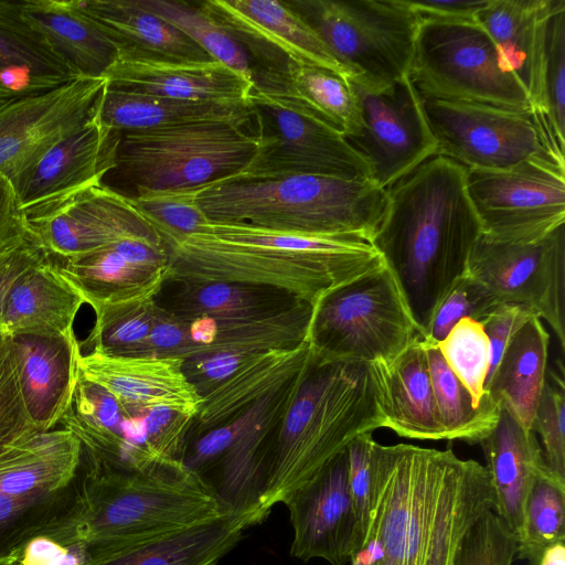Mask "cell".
<instances>
[{
  "mask_svg": "<svg viewBox=\"0 0 565 565\" xmlns=\"http://www.w3.org/2000/svg\"><path fill=\"white\" fill-rule=\"evenodd\" d=\"M287 2L349 76L380 87L409 75L420 18L408 0Z\"/></svg>",
  "mask_w": 565,
  "mask_h": 565,
  "instance_id": "9",
  "label": "cell"
},
{
  "mask_svg": "<svg viewBox=\"0 0 565 565\" xmlns=\"http://www.w3.org/2000/svg\"><path fill=\"white\" fill-rule=\"evenodd\" d=\"M106 78L78 77L54 89L0 102V171L6 175L98 113Z\"/></svg>",
  "mask_w": 565,
  "mask_h": 565,
  "instance_id": "18",
  "label": "cell"
},
{
  "mask_svg": "<svg viewBox=\"0 0 565 565\" xmlns=\"http://www.w3.org/2000/svg\"><path fill=\"white\" fill-rule=\"evenodd\" d=\"M466 188L482 234L530 242L565 224V166L529 160L509 170L466 169Z\"/></svg>",
  "mask_w": 565,
  "mask_h": 565,
  "instance_id": "14",
  "label": "cell"
},
{
  "mask_svg": "<svg viewBox=\"0 0 565 565\" xmlns=\"http://www.w3.org/2000/svg\"><path fill=\"white\" fill-rule=\"evenodd\" d=\"M12 342L30 416L40 431L52 430L67 411L79 379L81 344L75 334L17 335Z\"/></svg>",
  "mask_w": 565,
  "mask_h": 565,
  "instance_id": "27",
  "label": "cell"
},
{
  "mask_svg": "<svg viewBox=\"0 0 565 565\" xmlns=\"http://www.w3.org/2000/svg\"><path fill=\"white\" fill-rule=\"evenodd\" d=\"M119 131L97 115L7 175L25 216L67 201L102 184L114 168Z\"/></svg>",
  "mask_w": 565,
  "mask_h": 565,
  "instance_id": "17",
  "label": "cell"
},
{
  "mask_svg": "<svg viewBox=\"0 0 565 565\" xmlns=\"http://www.w3.org/2000/svg\"><path fill=\"white\" fill-rule=\"evenodd\" d=\"M30 234L25 213L9 178L0 171V248Z\"/></svg>",
  "mask_w": 565,
  "mask_h": 565,
  "instance_id": "58",
  "label": "cell"
},
{
  "mask_svg": "<svg viewBox=\"0 0 565 565\" xmlns=\"http://www.w3.org/2000/svg\"><path fill=\"white\" fill-rule=\"evenodd\" d=\"M264 520L256 512L218 518L90 555L85 565H217L250 526Z\"/></svg>",
  "mask_w": 565,
  "mask_h": 565,
  "instance_id": "24",
  "label": "cell"
},
{
  "mask_svg": "<svg viewBox=\"0 0 565 565\" xmlns=\"http://www.w3.org/2000/svg\"><path fill=\"white\" fill-rule=\"evenodd\" d=\"M75 78L24 21L21 2L0 0V102L44 93Z\"/></svg>",
  "mask_w": 565,
  "mask_h": 565,
  "instance_id": "34",
  "label": "cell"
},
{
  "mask_svg": "<svg viewBox=\"0 0 565 565\" xmlns=\"http://www.w3.org/2000/svg\"><path fill=\"white\" fill-rule=\"evenodd\" d=\"M381 427L385 419L369 364L320 361L312 355L277 433L258 503L263 519L353 439Z\"/></svg>",
  "mask_w": 565,
  "mask_h": 565,
  "instance_id": "4",
  "label": "cell"
},
{
  "mask_svg": "<svg viewBox=\"0 0 565 565\" xmlns=\"http://www.w3.org/2000/svg\"><path fill=\"white\" fill-rule=\"evenodd\" d=\"M196 202L214 224L371 242L386 194L369 178L235 175L196 189Z\"/></svg>",
  "mask_w": 565,
  "mask_h": 565,
  "instance_id": "5",
  "label": "cell"
},
{
  "mask_svg": "<svg viewBox=\"0 0 565 565\" xmlns=\"http://www.w3.org/2000/svg\"><path fill=\"white\" fill-rule=\"evenodd\" d=\"M479 445L494 492L493 512L518 542L530 491L546 469L542 447L534 431L525 430L503 405L497 426Z\"/></svg>",
  "mask_w": 565,
  "mask_h": 565,
  "instance_id": "28",
  "label": "cell"
},
{
  "mask_svg": "<svg viewBox=\"0 0 565 565\" xmlns=\"http://www.w3.org/2000/svg\"><path fill=\"white\" fill-rule=\"evenodd\" d=\"M89 558L74 516L26 540L6 565H85Z\"/></svg>",
  "mask_w": 565,
  "mask_h": 565,
  "instance_id": "49",
  "label": "cell"
},
{
  "mask_svg": "<svg viewBox=\"0 0 565 565\" xmlns=\"http://www.w3.org/2000/svg\"><path fill=\"white\" fill-rule=\"evenodd\" d=\"M422 340V338H420ZM435 403L446 440L480 444L497 426L501 405L497 401L479 407L449 369L438 347L423 342Z\"/></svg>",
  "mask_w": 565,
  "mask_h": 565,
  "instance_id": "41",
  "label": "cell"
},
{
  "mask_svg": "<svg viewBox=\"0 0 565 565\" xmlns=\"http://www.w3.org/2000/svg\"><path fill=\"white\" fill-rule=\"evenodd\" d=\"M259 143L257 134L223 121L121 131L115 166L105 177H116L135 193L200 189L244 171Z\"/></svg>",
  "mask_w": 565,
  "mask_h": 565,
  "instance_id": "6",
  "label": "cell"
},
{
  "mask_svg": "<svg viewBox=\"0 0 565 565\" xmlns=\"http://www.w3.org/2000/svg\"><path fill=\"white\" fill-rule=\"evenodd\" d=\"M409 78L420 95L530 109L523 86L476 18H420Z\"/></svg>",
  "mask_w": 565,
  "mask_h": 565,
  "instance_id": "10",
  "label": "cell"
},
{
  "mask_svg": "<svg viewBox=\"0 0 565 565\" xmlns=\"http://www.w3.org/2000/svg\"><path fill=\"white\" fill-rule=\"evenodd\" d=\"M258 151L239 177L313 174L369 178L365 162L334 129L307 113L252 88Z\"/></svg>",
  "mask_w": 565,
  "mask_h": 565,
  "instance_id": "15",
  "label": "cell"
},
{
  "mask_svg": "<svg viewBox=\"0 0 565 565\" xmlns=\"http://www.w3.org/2000/svg\"><path fill=\"white\" fill-rule=\"evenodd\" d=\"M236 431V420L217 426L186 445L182 462L202 479L213 469L230 447Z\"/></svg>",
  "mask_w": 565,
  "mask_h": 565,
  "instance_id": "57",
  "label": "cell"
},
{
  "mask_svg": "<svg viewBox=\"0 0 565 565\" xmlns=\"http://www.w3.org/2000/svg\"><path fill=\"white\" fill-rule=\"evenodd\" d=\"M420 331L386 264L327 295L315 308L308 340L320 361L391 360Z\"/></svg>",
  "mask_w": 565,
  "mask_h": 565,
  "instance_id": "7",
  "label": "cell"
},
{
  "mask_svg": "<svg viewBox=\"0 0 565 565\" xmlns=\"http://www.w3.org/2000/svg\"><path fill=\"white\" fill-rule=\"evenodd\" d=\"M312 313L310 305L299 302L284 311L253 319L178 318L182 341L175 356L188 360L223 353L253 355L292 348L308 340Z\"/></svg>",
  "mask_w": 565,
  "mask_h": 565,
  "instance_id": "26",
  "label": "cell"
},
{
  "mask_svg": "<svg viewBox=\"0 0 565 565\" xmlns=\"http://www.w3.org/2000/svg\"><path fill=\"white\" fill-rule=\"evenodd\" d=\"M228 512L181 460H109L85 454L83 509L76 524L90 555Z\"/></svg>",
  "mask_w": 565,
  "mask_h": 565,
  "instance_id": "3",
  "label": "cell"
},
{
  "mask_svg": "<svg viewBox=\"0 0 565 565\" xmlns=\"http://www.w3.org/2000/svg\"><path fill=\"white\" fill-rule=\"evenodd\" d=\"M542 390L533 418V431L542 441L547 470L565 482V388L564 371L551 374Z\"/></svg>",
  "mask_w": 565,
  "mask_h": 565,
  "instance_id": "51",
  "label": "cell"
},
{
  "mask_svg": "<svg viewBox=\"0 0 565 565\" xmlns=\"http://www.w3.org/2000/svg\"><path fill=\"white\" fill-rule=\"evenodd\" d=\"M557 3L558 0H488L475 17L523 86L530 109L552 149L545 126L543 76L550 22Z\"/></svg>",
  "mask_w": 565,
  "mask_h": 565,
  "instance_id": "23",
  "label": "cell"
},
{
  "mask_svg": "<svg viewBox=\"0 0 565 565\" xmlns=\"http://www.w3.org/2000/svg\"><path fill=\"white\" fill-rule=\"evenodd\" d=\"M467 271L500 302L531 309L565 348V224L530 242L484 234L475 243Z\"/></svg>",
  "mask_w": 565,
  "mask_h": 565,
  "instance_id": "13",
  "label": "cell"
},
{
  "mask_svg": "<svg viewBox=\"0 0 565 565\" xmlns=\"http://www.w3.org/2000/svg\"><path fill=\"white\" fill-rule=\"evenodd\" d=\"M345 77L358 104L360 126L343 138L365 162L376 185L385 190L437 154V141L409 75L380 87Z\"/></svg>",
  "mask_w": 565,
  "mask_h": 565,
  "instance_id": "12",
  "label": "cell"
},
{
  "mask_svg": "<svg viewBox=\"0 0 565 565\" xmlns=\"http://www.w3.org/2000/svg\"><path fill=\"white\" fill-rule=\"evenodd\" d=\"M98 118L105 127L119 132L199 121L245 127L253 119V110L249 103L183 100L134 93L107 83Z\"/></svg>",
  "mask_w": 565,
  "mask_h": 565,
  "instance_id": "35",
  "label": "cell"
},
{
  "mask_svg": "<svg viewBox=\"0 0 565 565\" xmlns=\"http://www.w3.org/2000/svg\"><path fill=\"white\" fill-rule=\"evenodd\" d=\"M488 0H408L412 9L419 18L444 20H470L475 19L478 11L486 6Z\"/></svg>",
  "mask_w": 565,
  "mask_h": 565,
  "instance_id": "59",
  "label": "cell"
},
{
  "mask_svg": "<svg viewBox=\"0 0 565 565\" xmlns=\"http://www.w3.org/2000/svg\"><path fill=\"white\" fill-rule=\"evenodd\" d=\"M128 198L166 247L203 232L210 223L196 202V189L139 190Z\"/></svg>",
  "mask_w": 565,
  "mask_h": 565,
  "instance_id": "46",
  "label": "cell"
},
{
  "mask_svg": "<svg viewBox=\"0 0 565 565\" xmlns=\"http://www.w3.org/2000/svg\"><path fill=\"white\" fill-rule=\"evenodd\" d=\"M84 303L50 256L25 271L12 287L3 306L0 332L12 338L73 335L75 318Z\"/></svg>",
  "mask_w": 565,
  "mask_h": 565,
  "instance_id": "30",
  "label": "cell"
},
{
  "mask_svg": "<svg viewBox=\"0 0 565 565\" xmlns=\"http://www.w3.org/2000/svg\"><path fill=\"white\" fill-rule=\"evenodd\" d=\"M89 306L94 310L95 321L81 347L124 355L141 353L152 327L156 298L95 302Z\"/></svg>",
  "mask_w": 565,
  "mask_h": 565,
  "instance_id": "44",
  "label": "cell"
},
{
  "mask_svg": "<svg viewBox=\"0 0 565 565\" xmlns=\"http://www.w3.org/2000/svg\"><path fill=\"white\" fill-rule=\"evenodd\" d=\"M171 306L163 307L182 320L201 317L218 320L253 319L274 315L303 302L270 287L225 282H178Z\"/></svg>",
  "mask_w": 565,
  "mask_h": 565,
  "instance_id": "39",
  "label": "cell"
},
{
  "mask_svg": "<svg viewBox=\"0 0 565 565\" xmlns=\"http://www.w3.org/2000/svg\"><path fill=\"white\" fill-rule=\"evenodd\" d=\"M104 78L120 89L183 100L249 103L253 83L215 61L120 53Z\"/></svg>",
  "mask_w": 565,
  "mask_h": 565,
  "instance_id": "22",
  "label": "cell"
},
{
  "mask_svg": "<svg viewBox=\"0 0 565 565\" xmlns=\"http://www.w3.org/2000/svg\"><path fill=\"white\" fill-rule=\"evenodd\" d=\"M142 9L158 15L185 34L213 60L228 66L252 82V61L243 46L200 4L183 1L135 0Z\"/></svg>",
  "mask_w": 565,
  "mask_h": 565,
  "instance_id": "42",
  "label": "cell"
},
{
  "mask_svg": "<svg viewBox=\"0 0 565 565\" xmlns=\"http://www.w3.org/2000/svg\"><path fill=\"white\" fill-rule=\"evenodd\" d=\"M500 301L468 271L459 276L437 305L422 341L437 345L462 318L484 319Z\"/></svg>",
  "mask_w": 565,
  "mask_h": 565,
  "instance_id": "48",
  "label": "cell"
},
{
  "mask_svg": "<svg viewBox=\"0 0 565 565\" xmlns=\"http://www.w3.org/2000/svg\"><path fill=\"white\" fill-rule=\"evenodd\" d=\"M84 449L68 429L40 431L0 448V493L56 491L82 473Z\"/></svg>",
  "mask_w": 565,
  "mask_h": 565,
  "instance_id": "32",
  "label": "cell"
},
{
  "mask_svg": "<svg viewBox=\"0 0 565 565\" xmlns=\"http://www.w3.org/2000/svg\"><path fill=\"white\" fill-rule=\"evenodd\" d=\"M374 441L372 433H367L353 439L347 447L348 483L356 520L354 557L365 548L372 518Z\"/></svg>",
  "mask_w": 565,
  "mask_h": 565,
  "instance_id": "52",
  "label": "cell"
},
{
  "mask_svg": "<svg viewBox=\"0 0 565 565\" xmlns=\"http://www.w3.org/2000/svg\"><path fill=\"white\" fill-rule=\"evenodd\" d=\"M311 360L291 379L235 418L236 431L230 447L203 478L230 511L260 515L258 503L277 433Z\"/></svg>",
  "mask_w": 565,
  "mask_h": 565,
  "instance_id": "19",
  "label": "cell"
},
{
  "mask_svg": "<svg viewBox=\"0 0 565 565\" xmlns=\"http://www.w3.org/2000/svg\"><path fill=\"white\" fill-rule=\"evenodd\" d=\"M253 89L317 118L342 137L356 131L360 113L345 76L333 71L288 62L282 71L253 66Z\"/></svg>",
  "mask_w": 565,
  "mask_h": 565,
  "instance_id": "31",
  "label": "cell"
},
{
  "mask_svg": "<svg viewBox=\"0 0 565 565\" xmlns=\"http://www.w3.org/2000/svg\"><path fill=\"white\" fill-rule=\"evenodd\" d=\"M537 565H565V542H557L546 547Z\"/></svg>",
  "mask_w": 565,
  "mask_h": 565,
  "instance_id": "60",
  "label": "cell"
},
{
  "mask_svg": "<svg viewBox=\"0 0 565 565\" xmlns=\"http://www.w3.org/2000/svg\"><path fill=\"white\" fill-rule=\"evenodd\" d=\"M418 95L437 154L465 169L503 171L536 159L565 166L531 109Z\"/></svg>",
  "mask_w": 565,
  "mask_h": 565,
  "instance_id": "11",
  "label": "cell"
},
{
  "mask_svg": "<svg viewBox=\"0 0 565 565\" xmlns=\"http://www.w3.org/2000/svg\"><path fill=\"white\" fill-rule=\"evenodd\" d=\"M141 414L148 450L161 458L182 461L196 416L164 407L149 408Z\"/></svg>",
  "mask_w": 565,
  "mask_h": 565,
  "instance_id": "54",
  "label": "cell"
},
{
  "mask_svg": "<svg viewBox=\"0 0 565 565\" xmlns=\"http://www.w3.org/2000/svg\"><path fill=\"white\" fill-rule=\"evenodd\" d=\"M437 347L449 369L470 393L476 407L493 401L486 390L490 344L480 321L460 319Z\"/></svg>",
  "mask_w": 565,
  "mask_h": 565,
  "instance_id": "45",
  "label": "cell"
},
{
  "mask_svg": "<svg viewBox=\"0 0 565 565\" xmlns=\"http://www.w3.org/2000/svg\"><path fill=\"white\" fill-rule=\"evenodd\" d=\"M56 259L61 275L87 305L152 299L167 281V271L132 264L113 243L81 257Z\"/></svg>",
  "mask_w": 565,
  "mask_h": 565,
  "instance_id": "38",
  "label": "cell"
},
{
  "mask_svg": "<svg viewBox=\"0 0 565 565\" xmlns=\"http://www.w3.org/2000/svg\"><path fill=\"white\" fill-rule=\"evenodd\" d=\"M557 542H565V482L546 468L530 491L515 558L537 565L544 550Z\"/></svg>",
  "mask_w": 565,
  "mask_h": 565,
  "instance_id": "43",
  "label": "cell"
},
{
  "mask_svg": "<svg viewBox=\"0 0 565 565\" xmlns=\"http://www.w3.org/2000/svg\"><path fill=\"white\" fill-rule=\"evenodd\" d=\"M49 257L31 234L0 248V319L6 299L18 279Z\"/></svg>",
  "mask_w": 565,
  "mask_h": 565,
  "instance_id": "56",
  "label": "cell"
},
{
  "mask_svg": "<svg viewBox=\"0 0 565 565\" xmlns=\"http://www.w3.org/2000/svg\"><path fill=\"white\" fill-rule=\"evenodd\" d=\"M167 280L225 281L276 288L315 308L356 279L352 268L326 257L278 246H256L193 234L168 246Z\"/></svg>",
  "mask_w": 565,
  "mask_h": 565,
  "instance_id": "8",
  "label": "cell"
},
{
  "mask_svg": "<svg viewBox=\"0 0 565 565\" xmlns=\"http://www.w3.org/2000/svg\"><path fill=\"white\" fill-rule=\"evenodd\" d=\"M516 539L493 512H487L466 536L455 565H512Z\"/></svg>",
  "mask_w": 565,
  "mask_h": 565,
  "instance_id": "53",
  "label": "cell"
},
{
  "mask_svg": "<svg viewBox=\"0 0 565 565\" xmlns=\"http://www.w3.org/2000/svg\"><path fill=\"white\" fill-rule=\"evenodd\" d=\"M550 334L536 316L510 339L487 385L491 397L503 405L525 430L533 418L546 382Z\"/></svg>",
  "mask_w": 565,
  "mask_h": 565,
  "instance_id": "37",
  "label": "cell"
},
{
  "mask_svg": "<svg viewBox=\"0 0 565 565\" xmlns=\"http://www.w3.org/2000/svg\"><path fill=\"white\" fill-rule=\"evenodd\" d=\"M21 14L76 77L104 78L119 56L116 43L77 0L21 1Z\"/></svg>",
  "mask_w": 565,
  "mask_h": 565,
  "instance_id": "29",
  "label": "cell"
},
{
  "mask_svg": "<svg viewBox=\"0 0 565 565\" xmlns=\"http://www.w3.org/2000/svg\"><path fill=\"white\" fill-rule=\"evenodd\" d=\"M372 472L360 565H455L468 533L495 508L487 467L450 448L374 441Z\"/></svg>",
  "mask_w": 565,
  "mask_h": 565,
  "instance_id": "1",
  "label": "cell"
},
{
  "mask_svg": "<svg viewBox=\"0 0 565 565\" xmlns=\"http://www.w3.org/2000/svg\"><path fill=\"white\" fill-rule=\"evenodd\" d=\"M369 367L385 428L411 439H445L420 337L393 359Z\"/></svg>",
  "mask_w": 565,
  "mask_h": 565,
  "instance_id": "25",
  "label": "cell"
},
{
  "mask_svg": "<svg viewBox=\"0 0 565 565\" xmlns=\"http://www.w3.org/2000/svg\"><path fill=\"white\" fill-rule=\"evenodd\" d=\"M294 535L290 555L347 565L355 554L356 520L348 483L347 449L284 502Z\"/></svg>",
  "mask_w": 565,
  "mask_h": 565,
  "instance_id": "20",
  "label": "cell"
},
{
  "mask_svg": "<svg viewBox=\"0 0 565 565\" xmlns=\"http://www.w3.org/2000/svg\"><path fill=\"white\" fill-rule=\"evenodd\" d=\"M79 8L116 43L120 53L180 61L213 60L175 26L135 0H77Z\"/></svg>",
  "mask_w": 565,
  "mask_h": 565,
  "instance_id": "36",
  "label": "cell"
},
{
  "mask_svg": "<svg viewBox=\"0 0 565 565\" xmlns=\"http://www.w3.org/2000/svg\"><path fill=\"white\" fill-rule=\"evenodd\" d=\"M199 4L243 46L253 66L282 71L288 62H296L350 75L287 1L205 0Z\"/></svg>",
  "mask_w": 565,
  "mask_h": 565,
  "instance_id": "16",
  "label": "cell"
},
{
  "mask_svg": "<svg viewBox=\"0 0 565 565\" xmlns=\"http://www.w3.org/2000/svg\"><path fill=\"white\" fill-rule=\"evenodd\" d=\"M36 433L23 398L12 338L0 332V448Z\"/></svg>",
  "mask_w": 565,
  "mask_h": 565,
  "instance_id": "50",
  "label": "cell"
},
{
  "mask_svg": "<svg viewBox=\"0 0 565 565\" xmlns=\"http://www.w3.org/2000/svg\"><path fill=\"white\" fill-rule=\"evenodd\" d=\"M312 358L309 340L247 359L230 377L203 395L196 436L227 424L298 373Z\"/></svg>",
  "mask_w": 565,
  "mask_h": 565,
  "instance_id": "33",
  "label": "cell"
},
{
  "mask_svg": "<svg viewBox=\"0 0 565 565\" xmlns=\"http://www.w3.org/2000/svg\"><path fill=\"white\" fill-rule=\"evenodd\" d=\"M178 356L124 355L100 349L82 352L81 376L110 393L127 411L164 407L198 416L203 397Z\"/></svg>",
  "mask_w": 565,
  "mask_h": 565,
  "instance_id": "21",
  "label": "cell"
},
{
  "mask_svg": "<svg viewBox=\"0 0 565 565\" xmlns=\"http://www.w3.org/2000/svg\"><path fill=\"white\" fill-rule=\"evenodd\" d=\"M350 564L351 565H360L355 559H351Z\"/></svg>",
  "mask_w": 565,
  "mask_h": 565,
  "instance_id": "61",
  "label": "cell"
},
{
  "mask_svg": "<svg viewBox=\"0 0 565 565\" xmlns=\"http://www.w3.org/2000/svg\"><path fill=\"white\" fill-rule=\"evenodd\" d=\"M533 316L535 313L524 306L500 302L480 321L490 344V364L486 380V390L511 337Z\"/></svg>",
  "mask_w": 565,
  "mask_h": 565,
  "instance_id": "55",
  "label": "cell"
},
{
  "mask_svg": "<svg viewBox=\"0 0 565 565\" xmlns=\"http://www.w3.org/2000/svg\"><path fill=\"white\" fill-rule=\"evenodd\" d=\"M543 97L547 137L565 159V0H558L550 22Z\"/></svg>",
  "mask_w": 565,
  "mask_h": 565,
  "instance_id": "47",
  "label": "cell"
},
{
  "mask_svg": "<svg viewBox=\"0 0 565 565\" xmlns=\"http://www.w3.org/2000/svg\"><path fill=\"white\" fill-rule=\"evenodd\" d=\"M371 238L392 271L423 335L452 282L467 271L482 234L466 188V169L435 154L385 189Z\"/></svg>",
  "mask_w": 565,
  "mask_h": 565,
  "instance_id": "2",
  "label": "cell"
},
{
  "mask_svg": "<svg viewBox=\"0 0 565 565\" xmlns=\"http://www.w3.org/2000/svg\"><path fill=\"white\" fill-rule=\"evenodd\" d=\"M84 467L70 486L56 491L0 493V565L32 536L70 520L83 509Z\"/></svg>",
  "mask_w": 565,
  "mask_h": 565,
  "instance_id": "40",
  "label": "cell"
}]
</instances>
